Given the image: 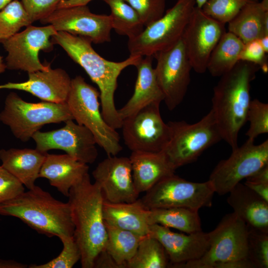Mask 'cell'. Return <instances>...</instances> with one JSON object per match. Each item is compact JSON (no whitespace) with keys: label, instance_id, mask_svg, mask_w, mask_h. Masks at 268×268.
Wrapping results in <instances>:
<instances>
[{"label":"cell","instance_id":"277c9868","mask_svg":"<svg viewBox=\"0 0 268 268\" xmlns=\"http://www.w3.org/2000/svg\"><path fill=\"white\" fill-rule=\"evenodd\" d=\"M0 214L18 218L49 237L73 235L74 226L68 202L56 200L36 185L0 204Z\"/></svg>","mask_w":268,"mask_h":268},{"label":"cell","instance_id":"6da1fadb","mask_svg":"<svg viewBox=\"0 0 268 268\" xmlns=\"http://www.w3.org/2000/svg\"><path fill=\"white\" fill-rule=\"evenodd\" d=\"M51 41L54 45L60 46L97 85L104 119L112 128L121 129L123 120L114 101L117 80L125 68L130 66H135L142 57L130 56L126 60L119 62L108 61L94 50L90 39L66 32H57L51 37Z\"/></svg>","mask_w":268,"mask_h":268},{"label":"cell","instance_id":"52a82bcc","mask_svg":"<svg viewBox=\"0 0 268 268\" xmlns=\"http://www.w3.org/2000/svg\"><path fill=\"white\" fill-rule=\"evenodd\" d=\"M170 140L163 150L176 169L195 161L206 149L222 139L212 110L194 124L169 121Z\"/></svg>","mask_w":268,"mask_h":268},{"label":"cell","instance_id":"8d00e7d4","mask_svg":"<svg viewBox=\"0 0 268 268\" xmlns=\"http://www.w3.org/2000/svg\"><path fill=\"white\" fill-rule=\"evenodd\" d=\"M250 123L246 133L248 139L255 140L259 135L268 133V104L257 99L251 100L247 115Z\"/></svg>","mask_w":268,"mask_h":268},{"label":"cell","instance_id":"3957f363","mask_svg":"<svg viewBox=\"0 0 268 268\" xmlns=\"http://www.w3.org/2000/svg\"><path fill=\"white\" fill-rule=\"evenodd\" d=\"M67 197L74 226L73 238L81 252V267L93 268L96 256L105 247L107 236L101 190L97 183H91L87 174L70 189Z\"/></svg>","mask_w":268,"mask_h":268},{"label":"cell","instance_id":"ba28073f","mask_svg":"<svg viewBox=\"0 0 268 268\" xmlns=\"http://www.w3.org/2000/svg\"><path fill=\"white\" fill-rule=\"evenodd\" d=\"M196 6L195 0H177L163 15L129 39L130 56H152L174 46L182 37Z\"/></svg>","mask_w":268,"mask_h":268},{"label":"cell","instance_id":"ee69618b","mask_svg":"<svg viewBox=\"0 0 268 268\" xmlns=\"http://www.w3.org/2000/svg\"><path fill=\"white\" fill-rule=\"evenodd\" d=\"M244 184L268 202V184L253 183L246 181Z\"/></svg>","mask_w":268,"mask_h":268},{"label":"cell","instance_id":"4316f807","mask_svg":"<svg viewBox=\"0 0 268 268\" xmlns=\"http://www.w3.org/2000/svg\"><path fill=\"white\" fill-rule=\"evenodd\" d=\"M228 29L244 44L268 35V0L246 5L228 23Z\"/></svg>","mask_w":268,"mask_h":268},{"label":"cell","instance_id":"4fadbf2b","mask_svg":"<svg viewBox=\"0 0 268 268\" xmlns=\"http://www.w3.org/2000/svg\"><path fill=\"white\" fill-rule=\"evenodd\" d=\"M57 32L51 25L40 27L30 25L23 31L1 41L7 53L6 68L28 73L48 69L50 66L40 62L39 53L40 51L53 49L51 37Z\"/></svg>","mask_w":268,"mask_h":268},{"label":"cell","instance_id":"cb8c5ba5","mask_svg":"<svg viewBox=\"0 0 268 268\" xmlns=\"http://www.w3.org/2000/svg\"><path fill=\"white\" fill-rule=\"evenodd\" d=\"M233 212L252 228L268 232V202L241 183L229 193Z\"/></svg>","mask_w":268,"mask_h":268},{"label":"cell","instance_id":"1f68e13d","mask_svg":"<svg viewBox=\"0 0 268 268\" xmlns=\"http://www.w3.org/2000/svg\"><path fill=\"white\" fill-rule=\"evenodd\" d=\"M169 264V258L162 245L147 235L142 238L126 268H165Z\"/></svg>","mask_w":268,"mask_h":268},{"label":"cell","instance_id":"60d3db41","mask_svg":"<svg viewBox=\"0 0 268 268\" xmlns=\"http://www.w3.org/2000/svg\"><path fill=\"white\" fill-rule=\"evenodd\" d=\"M267 54L259 40L256 39L244 44L240 60L254 63L266 73L268 70Z\"/></svg>","mask_w":268,"mask_h":268},{"label":"cell","instance_id":"484cf974","mask_svg":"<svg viewBox=\"0 0 268 268\" xmlns=\"http://www.w3.org/2000/svg\"><path fill=\"white\" fill-rule=\"evenodd\" d=\"M147 209L139 199L132 202L113 203L104 200L105 223L141 236L148 235Z\"/></svg>","mask_w":268,"mask_h":268},{"label":"cell","instance_id":"4dcf8cb0","mask_svg":"<svg viewBox=\"0 0 268 268\" xmlns=\"http://www.w3.org/2000/svg\"><path fill=\"white\" fill-rule=\"evenodd\" d=\"M110 9L112 29L129 39L138 35L144 29L138 15L125 0H101Z\"/></svg>","mask_w":268,"mask_h":268},{"label":"cell","instance_id":"d4e9b609","mask_svg":"<svg viewBox=\"0 0 268 268\" xmlns=\"http://www.w3.org/2000/svg\"><path fill=\"white\" fill-rule=\"evenodd\" d=\"M47 152L36 148L0 149L1 166L28 190L36 185Z\"/></svg>","mask_w":268,"mask_h":268},{"label":"cell","instance_id":"83f0119b","mask_svg":"<svg viewBox=\"0 0 268 268\" xmlns=\"http://www.w3.org/2000/svg\"><path fill=\"white\" fill-rule=\"evenodd\" d=\"M244 46V43L237 36L225 32L210 55L207 70L215 77L227 72L240 61Z\"/></svg>","mask_w":268,"mask_h":268},{"label":"cell","instance_id":"ffe728a7","mask_svg":"<svg viewBox=\"0 0 268 268\" xmlns=\"http://www.w3.org/2000/svg\"><path fill=\"white\" fill-rule=\"evenodd\" d=\"M28 79L21 82H7L0 85V89H16L30 93L42 101L65 103L70 90L71 79L62 68L28 73Z\"/></svg>","mask_w":268,"mask_h":268},{"label":"cell","instance_id":"44dd1931","mask_svg":"<svg viewBox=\"0 0 268 268\" xmlns=\"http://www.w3.org/2000/svg\"><path fill=\"white\" fill-rule=\"evenodd\" d=\"M153 57H142L135 66L137 74L134 93L127 103L118 110L123 120L147 105L160 104L164 100V95L152 67Z\"/></svg>","mask_w":268,"mask_h":268},{"label":"cell","instance_id":"5b68a950","mask_svg":"<svg viewBox=\"0 0 268 268\" xmlns=\"http://www.w3.org/2000/svg\"><path fill=\"white\" fill-rule=\"evenodd\" d=\"M100 92L81 76L71 79L66 100L73 119L89 129L97 144L108 156L117 155L123 149L116 130L105 121L100 111Z\"/></svg>","mask_w":268,"mask_h":268},{"label":"cell","instance_id":"7c38bea8","mask_svg":"<svg viewBox=\"0 0 268 268\" xmlns=\"http://www.w3.org/2000/svg\"><path fill=\"white\" fill-rule=\"evenodd\" d=\"M160 104H150L123 119L124 143L132 151L160 152L168 145L171 131L161 116Z\"/></svg>","mask_w":268,"mask_h":268},{"label":"cell","instance_id":"d6986e66","mask_svg":"<svg viewBox=\"0 0 268 268\" xmlns=\"http://www.w3.org/2000/svg\"><path fill=\"white\" fill-rule=\"evenodd\" d=\"M148 235L158 240L163 246L174 267L198 260L207 251L209 245L208 233L202 231L184 234L173 232L159 224L149 225Z\"/></svg>","mask_w":268,"mask_h":268},{"label":"cell","instance_id":"74e56055","mask_svg":"<svg viewBox=\"0 0 268 268\" xmlns=\"http://www.w3.org/2000/svg\"><path fill=\"white\" fill-rule=\"evenodd\" d=\"M136 12L144 26L147 27L165 13L166 0H125Z\"/></svg>","mask_w":268,"mask_h":268},{"label":"cell","instance_id":"681fc988","mask_svg":"<svg viewBox=\"0 0 268 268\" xmlns=\"http://www.w3.org/2000/svg\"><path fill=\"white\" fill-rule=\"evenodd\" d=\"M14 0H0V10Z\"/></svg>","mask_w":268,"mask_h":268},{"label":"cell","instance_id":"f35d334b","mask_svg":"<svg viewBox=\"0 0 268 268\" xmlns=\"http://www.w3.org/2000/svg\"><path fill=\"white\" fill-rule=\"evenodd\" d=\"M62 0H21L25 10L31 20H40L49 15Z\"/></svg>","mask_w":268,"mask_h":268},{"label":"cell","instance_id":"d590c367","mask_svg":"<svg viewBox=\"0 0 268 268\" xmlns=\"http://www.w3.org/2000/svg\"><path fill=\"white\" fill-rule=\"evenodd\" d=\"M58 237L63 245L61 253L46 263L31 265L29 268H71L80 260L81 252L73 237L62 235Z\"/></svg>","mask_w":268,"mask_h":268},{"label":"cell","instance_id":"b9f144b4","mask_svg":"<svg viewBox=\"0 0 268 268\" xmlns=\"http://www.w3.org/2000/svg\"><path fill=\"white\" fill-rule=\"evenodd\" d=\"M93 268H119V267L108 252L103 249L96 256Z\"/></svg>","mask_w":268,"mask_h":268},{"label":"cell","instance_id":"836d02e7","mask_svg":"<svg viewBox=\"0 0 268 268\" xmlns=\"http://www.w3.org/2000/svg\"><path fill=\"white\" fill-rule=\"evenodd\" d=\"M259 0H208L201 9L213 19L225 24L233 19L247 4Z\"/></svg>","mask_w":268,"mask_h":268},{"label":"cell","instance_id":"2e32d148","mask_svg":"<svg viewBox=\"0 0 268 268\" xmlns=\"http://www.w3.org/2000/svg\"><path fill=\"white\" fill-rule=\"evenodd\" d=\"M73 120L66 121L63 127L57 130L36 132L32 137L36 148L43 152L62 150L81 162L92 164L98 155L95 138L89 129Z\"/></svg>","mask_w":268,"mask_h":268},{"label":"cell","instance_id":"bcb514c9","mask_svg":"<svg viewBox=\"0 0 268 268\" xmlns=\"http://www.w3.org/2000/svg\"><path fill=\"white\" fill-rule=\"evenodd\" d=\"M26 265L12 260L0 259V268H26Z\"/></svg>","mask_w":268,"mask_h":268},{"label":"cell","instance_id":"e0dca14e","mask_svg":"<svg viewBox=\"0 0 268 268\" xmlns=\"http://www.w3.org/2000/svg\"><path fill=\"white\" fill-rule=\"evenodd\" d=\"M225 25L195 6L181 39L192 68L197 73L207 70L210 55L226 32Z\"/></svg>","mask_w":268,"mask_h":268},{"label":"cell","instance_id":"f6af8a7d","mask_svg":"<svg viewBox=\"0 0 268 268\" xmlns=\"http://www.w3.org/2000/svg\"><path fill=\"white\" fill-rule=\"evenodd\" d=\"M92 0H62L58 4L57 8L87 5Z\"/></svg>","mask_w":268,"mask_h":268},{"label":"cell","instance_id":"ac0fdd59","mask_svg":"<svg viewBox=\"0 0 268 268\" xmlns=\"http://www.w3.org/2000/svg\"><path fill=\"white\" fill-rule=\"evenodd\" d=\"M92 176L106 201L132 202L138 198L139 194L134 183L129 157L108 156L97 165Z\"/></svg>","mask_w":268,"mask_h":268},{"label":"cell","instance_id":"603a6c76","mask_svg":"<svg viewBox=\"0 0 268 268\" xmlns=\"http://www.w3.org/2000/svg\"><path fill=\"white\" fill-rule=\"evenodd\" d=\"M134 183L140 194L146 192L176 170L163 152L132 151L129 157Z\"/></svg>","mask_w":268,"mask_h":268},{"label":"cell","instance_id":"d6a6232c","mask_svg":"<svg viewBox=\"0 0 268 268\" xmlns=\"http://www.w3.org/2000/svg\"><path fill=\"white\" fill-rule=\"evenodd\" d=\"M32 23L21 1L13 0L0 10V42Z\"/></svg>","mask_w":268,"mask_h":268},{"label":"cell","instance_id":"7bdbcfd3","mask_svg":"<svg viewBox=\"0 0 268 268\" xmlns=\"http://www.w3.org/2000/svg\"><path fill=\"white\" fill-rule=\"evenodd\" d=\"M246 179V181L253 183L268 184V164Z\"/></svg>","mask_w":268,"mask_h":268},{"label":"cell","instance_id":"30bf717a","mask_svg":"<svg viewBox=\"0 0 268 268\" xmlns=\"http://www.w3.org/2000/svg\"><path fill=\"white\" fill-rule=\"evenodd\" d=\"M145 193L139 200L147 209L185 207L199 210L211 206L215 191L209 180L193 182L174 174L162 179Z\"/></svg>","mask_w":268,"mask_h":268},{"label":"cell","instance_id":"f546056e","mask_svg":"<svg viewBox=\"0 0 268 268\" xmlns=\"http://www.w3.org/2000/svg\"><path fill=\"white\" fill-rule=\"evenodd\" d=\"M107 240L104 248L119 268H126L143 236L105 223Z\"/></svg>","mask_w":268,"mask_h":268},{"label":"cell","instance_id":"8992f818","mask_svg":"<svg viewBox=\"0 0 268 268\" xmlns=\"http://www.w3.org/2000/svg\"><path fill=\"white\" fill-rule=\"evenodd\" d=\"M73 120L65 103L43 101L28 102L11 92L6 97L0 113V121L10 129L13 135L27 142L45 125Z\"/></svg>","mask_w":268,"mask_h":268},{"label":"cell","instance_id":"ab89813d","mask_svg":"<svg viewBox=\"0 0 268 268\" xmlns=\"http://www.w3.org/2000/svg\"><path fill=\"white\" fill-rule=\"evenodd\" d=\"M24 191L22 184L0 166V204Z\"/></svg>","mask_w":268,"mask_h":268},{"label":"cell","instance_id":"e575fe53","mask_svg":"<svg viewBox=\"0 0 268 268\" xmlns=\"http://www.w3.org/2000/svg\"><path fill=\"white\" fill-rule=\"evenodd\" d=\"M248 228L247 259L254 268H268V232L248 226Z\"/></svg>","mask_w":268,"mask_h":268},{"label":"cell","instance_id":"9a60e30c","mask_svg":"<svg viewBox=\"0 0 268 268\" xmlns=\"http://www.w3.org/2000/svg\"><path fill=\"white\" fill-rule=\"evenodd\" d=\"M40 21L52 25L57 32L82 36L95 44L111 41L110 15L92 13L87 5L58 8Z\"/></svg>","mask_w":268,"mask_h":268},{"label":"cell","instance_id":"7a4b0ae2","mask_svg":"<svg viewBox=\"0 0 268 268\" xmlns=\"http://www.w3.org/2000/svg\"><path fill=\"white\" fill-rule=\"evenodd\" d=\"M259 69L254 63L240 60L214 87L211 110L222 139L232 150L238 146L239 132L247 122L251 83Z\"/></svg>","mask_w":268,"mask_h":268},{"label":"cell","instance_id":"f907efd6","mask_svg":"<svg viewBox=\"0 0 268 268\" xmlns=\"http://www.w3.org/2000/svg\"><path fill=\"white\" fill-rule=\"evenodd\" d=\"M208 0H195L196 6L198 8H201L203 4L207 1Z\"/></svg>","mask_w":268,"mask_h":268},{"label":"cell","instance_id":"9c48e42d","mask_svg":"<svg viewBox=\"0 0 268 268\" xmlns=\"http://www.w3.org/2000/svg\"><path fill=\"white\" fill-rule=\"evenodd\" d=\"M248 226L242 219L233 212L227 214L208 233L209 245L205 253L177 268H218L228 262L248 260Z\"/></svg>","mask_w":268,"mask_h":268},{"label":"cell","instance_id":"8fae6325","mask_svg":"<svg viewBox=\"0 0 268 268\" xmlns=\"http://www.w3.org/2000/svg\"><path fill=\"white\" fill-rule=\"evenodd\" d=\"M268 164V140L256 145L247 139L232 150L230 156L220 161L213 170L208 180L215 193L224 195L238 183Z\"/></svg>","mask_w":268,"mask_h":268},{"label":"cell","instance_id":"7dc6e473","mask_svg":"<svg viewBox=\"0 0 268 268\" xmlns=\"http://www.w3.org/2000/svg\"><path fill=\"white\" fill-rule=\"evenodd\" d=\"M261 45L265 52L268 53V35H265L259 39Z\"/></svg>","mask_w":268,"mask_h":268},{"label":"cell","instance_id":"f1b7e54d","mask_svg":"<svg viewBox=\"0 0 268 268\" xmlns=\"http://www.w3.org/2000/svg\"><path fill=\"white\" fill-rule=\"evenodd\" d=\"M149 225L159 224L173 228L187 234L202 231L199 210L185 207H170L148 209Z\"/></svg>","mask_w":268,"mask_h":268},{"label":"cell","instance_id":"7402d4cb","mask_svg":"<svg viewBox=\"0 0 268 268\" xmlns=\"http://www.w3.org/2000/svg\"><path fill=\"white\" fill-rule=\"evenodd\" d=\"M89 167L67 154H46L39 178L47 179L64 196L68 197L70 189L87 174Z\"/></svg>","mask_w":268,"mask_h":268},{"label":"cell","instance_id":"c3c4849f","mask_svg":"<svg viewBox=\"0 0 268 268\" xmlns=\"http://www.w3.org/2000/svg\"><path fill=\"white\" fill-rule=\"evenodd\" d=\"M6 68L5 63L2 60V57L0 55V73L3 72Z\"/></svg>","mask_w":268,"mask_h":268},{"label":"cell","instance_id":"5bb4252c","mask_svg":"<svg viewBox=\"0 0 268 268\" xmlns=\"http://www.w3.org/2000/svg\"><path fill=\"white\" fill-rule=\"evenodd\" d=\"M154 68L164 101L172 111L183 101L191 81L192 67L182 39L171 48L154 54Z\"/></svg>","mask_w":268,"mask_h":268}]
</instances>
